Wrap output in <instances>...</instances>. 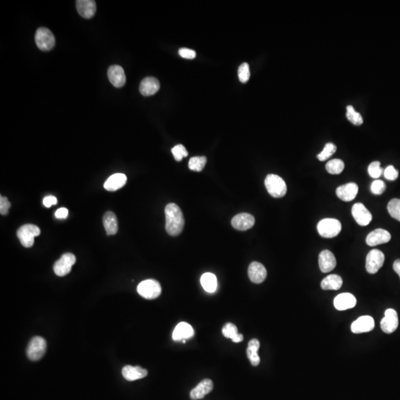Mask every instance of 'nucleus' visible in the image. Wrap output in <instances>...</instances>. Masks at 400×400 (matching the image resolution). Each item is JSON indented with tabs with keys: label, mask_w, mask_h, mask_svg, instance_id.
Returning <instances> with one entry per match:
<instances>
[{
	"label": "nucleus",
	"mask_w": 400,
	"mask_h": 400,
	"mask_svg": "<svg viewBox=\"0 0 400 400\" xmlns=\"http://www.w3.org/2000/svg\"><path fill=\"white\" fill-rule=\"evenodd\" d=\"M399 319L398 313L395 309L389 308L385 312V316L380 322V326L383 332L392 334L398 329Z\"/></svg>",
	"instance_id": "10"
},
{
	"label": "nucleus",
	"mask_w": 400,
	"mask_h": 400,
	"mask_svg": "<svg viewBox=\"0 0 400 400\" xmlns=\"http://www.w3.org/2000/svg\"><path fill=\"white\" fill-rule=\"evenodd\" d=\"M122 376L128 381H135L147 377L148 371L140 366L126 365L122 368Z\"/></svg>",
	"instance_id": "23"
},
{
	"label": "nucleus",
	"mask_w": 400,
	"mask_h": 400,
	"mask_svg": "<svg viewBox=\"0 0 400 400\" xmlns=\"http://www.w3.org/2000/svg\"><path fill=\"white\" fill-rule=\"evenodd\" d=\"M159 88L160 85L157 79L154 77H146L140 83V92L143 96H152L158 92Z\"/></svg>",
	"instance_id": "24"
},
{
	"label": "nucleus",
	"mask_w": 400,
	"mask_h": 400,
	"mask_svg": "<svg viewBox=\"0 0 400 400\" xmlns=\"http://www.w3.org/2000/svg\"><path fill=\"white\" fill-rule=\"evenodd\" d=\"M137 292L145 299L153 300L161 295L162 288L159 282L155 280H146L137 286Z\"/></svg>",
	"instance_id": "5"
},
{
	"label": "nucleus",
	"mask_w": 400,
	"mask_h": 400,
	"mask_svg": "<svg viewBox=\"0 0 400 400\" xmlns=\"http://www.w3.org/2000/svg\"><path fill=\"white\" fill-rule=\"evenodd\" d=\"M35 43L40 50L47 51L54 47L56 40L53 33L49 28H40L36 32Z\"/></svg>",
	"instance_id": "7"
},
{
	"label": "nucleus",
	"mask_w": 400,
	"mask_h": 400,
	"mask_svg": "<svg viewBox=\"0 0 400 400\" xmlns=\"http://www.w3.org/2000/svg\"><path fill=\"white\" fill-rule=\"evenodd\" d=\"M351 213L356 222L361 226H366L372 220V215L362 203L353 204Z\"/></svg>",
	"instance_id": "11"
},
{
	"label": "nucleus",
	"mask_w": 400,
	"mask_h": 400,
	"mask_svg": "<svg viewBox=\"0 0 400 400\" xmlns=\"http://www.w3.org/2000/svg\"><path fill=\"white\" fill-rule=\"evenodd\" d=\"M319 265L322 273L333 271L337 265V259L332 252L324 250L319 255Z\"/></svg>",
	"instance_id": "17"
},
{
	"label": "nucleus",
	"mask_w": 400,
	"mask_h": 400,
	"mask_svg": "<svg viewBox=\"0 0 400 400\" xmlns=\"http://www.w3.org/2000/svg\"><path fill=\"white\" fill-rule=\"evenodd\" d=\"M107 77L110 83L116 88H122L126 83L125 71L119 65L110 66L107 71Z\"/></svg>",
	"instance_id": "16"
},
{
	"label": "nucleus",
	"mask_w": 400,
	"mask_h": 400,
	"mask_svg": "<svg viewBox=\"0 0 400 400\" xmlns=\"http://www.w3.org/2000/svg\"><path fill=\"white\" fill-rule=\"evenodd\" d=\"M343 279L337 274H331L323 279L321 288L323 290H339L343 286Z\"/></svg>",
	"instance_id": "28"
},
{
	"label": "nucleus",
	"mask_w": 400,
	"mask_h": 400,
	"mask_svg": "<svg viewBox=\"0 0 400 400\" xmlns=\"http://www.w3.org/2000/svg\"><path fill=\"white\" fill-rule=\"evenodd\" d=\"M207 159L205 156H195L189 160V167L192 171H201L205 166Z\"/></svg>",
	"instance_id": "32"
},
{
	"label": "nucleus",
	"mask_w": 400,
	"mask_h": 400,
	"mask_svg": "<svg viewBox=\"0 0 400 400\" xmlns=\"http://www.w3.org/2000/svg\"><path fill=\"white\" fill-rule=\"evenodd\" d=\"M386 189V183L383 180H375V181L373 182L371 186V192L375 195H383Z\"/></svg>",
	"instance_id": "39"
},
{
	"label": "nucleus",
	"mask_w": 400,
	"mask_h": 400,
	"mask_svg": "<svg viewBox=\"0 0 400 400\" xmlns=\"http://www.w3.org/2000/svg\"><path fill=\"white\" fill-rule=\"evenodd\" d=\"M384 177L386 180L395 181L399 177V172L393 165H389L385 169Z\"/></svg>",
	"instance_id": "40"
},
{
	"label": "nucleus",
	"mask_w": 400,
	"mask_h": 400,
	"mask_svg": "<svg viewBox=\"0 0 400 400\" xmlns=\"http://www.w3.org/2000/svg\"><path fill=\"white\" fill-rule=\"evenodd\" d=\"M103 225L107 235H114L118 231V221L116 215L112 211H107L103 216Z\"/></svg>",
	"instance_id": "26"
},
{
	"label": "nucleus",
	"mask_w": 400,
	"mask_h": 400,
	"mask_svg": "<svg viewBox=\"0 0 400 400\" xmlns=\"http://www.w3.org/2000/svg\"><path fill=\"white\" fill-rule=\"evenodd\" d=\"M179 54H180V56H182V57L188 59H195L197 56L195 50H192V49H186V48L180 49V50H179Z\"/></svg>",
	"instance_id": "41"
},
{
	"label": "nucleus",
	"mask_w": 400,
	"mask_h": 400,
	"mask_svg": "<svg viewBox=\"0 0 400 400\" xmlns=\"http://www.w3.org/2000/svg\"><path fill=\"white\" fill-rule=\"evenodd\" d=\"M368 174L370 177L374 179H378L381 177L382 174L384 173V170L381 168L380 162L378 161L371 162L368 168Z\"/></svg>",
	"instance_id": "35"
},
{
	"label": "nucleus",
	"mask_w": 400,
	"mask_h": 400,
	"mask_svg": "<svg viewBox=\"0 0 400 400\" xmlns=\"http://www.w3.org/2000/svg\"><path fill=\"white\" fill-rule=\"evenodd\" d=\"M255 219L253 215L248 213H241L236 215L231 220L233 228L238 231H245L250 229L254 225Z\"/></svg>",
	"instance_id": "12"
},
{
	"label": "nucleus",
	"mask_w": 400,
	"mask_h": 400,
	"mask_svg": "<svg viewBox=\"0 0 400 400\" xmlns=\"http://www.w3.org/2000/svg\"><path fill=\"white\" fill-rule=\"evenodd\" d=\"M375 327L374 319L370 316H362L352 323L350 329L353 334L370 332Z\"/></svg>",
	"instance_id": "13"
},
{
	"label": "nucleus",
	"mask_w": 400,
	"mask_h": 400,
	"mask_svg": "<svg viewBox=\"0 0 400 400\" xmlns=\"http://www.w3.org/2000/svg\"><path fill=\"white\" fill-rule=\"evenodd\" d=\"M249 277L252 283L260 284L266 279V268L259 262H253L249 265Z\"/></svg>",
	"instance_id": "15"
},
{
	"label": "nucleus",
	"mask_w": 400,
	"mask_h": 400,
	"mask_svg": "<svg viewBox=\"0 0 400 400\" xmlns=\"http://www.w3.org/2000/svg\"><path fill=\"white\" fill-rule=\"evenodd\" d=\"M195 335V331L192 325L187 322H180L176 326L172 334V338L174 341H183L192 338Z\"/></svg>",
	"instance_id": "22"
},
{
	"label": "nucleus",
	"mask_w": 400,
	"mask_h": 400,
	"mask_svg": "<svg viewBox=\"0 0 400 400\" xmlns=\"http://www.w3.org/2000/svg\"><path fill=\"white\" fill-rule=\"evenodd\" d=\"M344 168L345 163L342 159H331L326 164L327 171L333 175L341 174Z\"/></svg>",
	"instance_id": "30"
},
{
	"label": "nucleus",
	"mask_w": 400,
	"mask_h": 400,
	"mask_svg": "<svg viewBox=\"0 0 400 400\" xmlns=\"http://www.w3.org/2000/svg\"><path fill=\"white\" fill-rule=\"evenodd\" d=\"M76 6L79 14L86 19H91L96 13L97 4L94 0H78Z\"/></svg>",
	"instance_id": "19"
},
{
	"label": "nucleus",
	"mask_w": 400,
	"mask_h": 400,
	"mask_svg": "<svg viewBox=\"0 0 400 400\" xmlns=\"http://www.w3.org/2000/svg\"><path fill=\"white\" fill-rule=\"evenodd\" d=\"M393 268L395 272L400 276V259L395 260V262H394Z\"/></svg>",
	"instance_id": "45"
},
{
	"label": "nucleus",
	"mask_w": 400,
	"mask_h": 400,
	"mask_svg": "<svg viewBox=\"0 0 400 400\" xmlns=\"http://www.w3.org/2000/svg\"><path fill=\"white\" fill-rule=\"evenodd\" d=\"M75 263L76 256L73 253H64L53 265V271L58 277H64L71 272Z\"/></svg>",
	"instance_id": "8"
},
{
	"label": "nucleus",
	"mask_w": 400,
	"mask_h": 400,
	"mask_svg": "<svg viewBox=\"0 0 400 400\" xmlns=\"http://www.w3.org/2000/svg\"><path fill=\"white\" fill-rule=\"evenodd\" d=\"M392 239V235L389 231L382 228L374 230L370 233L366 238V243L369 246H377L379 245L389 243Z\"/></svg>",
	"instance_id": "14"
},
{
	"label": "nucleus",
	"mask_w": 400,
	"mask_h": 400,
	"mask_svg": "<svg viewBox=\"0 0 400 400\" xmlns=\"http://www.w3.org/2000/svg\"><path fill=\"white\" fill-rule=\"evenodd\" d=\"M203 289L207 293H214L217 289V279L212 273H205L200 279Z\"/></svg>",
	"instance_id": "29"
},
{
	"label": "nucleus",
	"mask_w": 400,
	"mask_h": 400,
	"mask_svg": "<svg viewBox=\"0 0 400 400\" xmlns=\"http://www.w3.org/2000/svg\"><path fill=\"white\" fill-rule=\"evenodd\" d=\"M341 230V222L338 219L332 218L322 219L317 225L318 233L324 238H333L337 237Z\"/></svg>",
	"instance_id": "3"
},
{
	"label": "nucleus",
	"mask_w": 400,
	"mask_h": 400,
	"mask_svg": "<svg viewBox=\"0 0 400 400\" xmlns=\"http://www.w3.org/2000/svg\"><path fill=\"white\" fill-rule=\"evenodd\" d=\"M46 341L41 337H34L31 339L27 348V356L31 361H38L44 356L46 351Z\"/></svg>",
	"instance_id": "6"
},
{
	"label": "nucleus",
	"mask_w": 400,
	"mask_h": 400,
	"mask_svg": "<svg viewBox=\"0 0 400 400\" xmlns=\"http://www.w3.org/2000/svg\"><path fill=\"white\" fill-rule=\"evenodd\" d=\"M68 216V210L65 207H60L55 212V216L56 219H66Z\"/></svg>",
	"instance_id": "43"
},
{
	"label": "nucleus",
	"mask_w": 400,
	"mask_h": 400,
	"mask_svg": "<svg viewBox=\"0 0 400 400\" xmlns=\"http://www.w3.org/2000/svg\"><path fill=\"white\" fill-rule=\"evenodd\" d=\"M265 186L271 196L274 198H283L287 193L286 182L280 176L268 174L265 180Z\"/></svg>",
	"instance_id": "2"
},
{
	"label": "nucleus",
	"mask_w": 400,
	"mask_h": 400,
	"mask_svg": "<svg viewBox=\"0 0 400 400\" xmlns=\"http://www.w3.org/2000/svg\"><path fill=\"white\" fill-rule=\"evenodd\" d=\"M346 117L349 119V122L356 126H359L363 123V118H362V115L359 112L356 111L354 107L352 105L347 106Z\"/></svg>",
	"instance_id": "31"
},
{
	"label": "nucleus",
	"mask_w": 400,
	"mask_h": 400,
	"mask_svg": "<svg viewBox=\"0 0 400 400\" xmlns=\"http://www.w3.org/2000/svg\"><path fill=\"white\" fill-rule=\"evenodd\" d=\"M243 340H244V337H243V334H239L234 340H232V341L236 343H241V342L243 341Z\"/></svg>",
	"instance_id": "46"
},
{
	"label": "nucleus",
	"mask_w": 400,
	"mask_h": 400,
	"mask_svg": "<svg viewBox=\"0 0 400 400\" xmlns=\"http://www.w3.org/2000/svg\"><path fill=\"white\" fill-rule=\"evenodd\" d=\"M334 304L337 310H346L356 306V299L351 294H340L334 299Z\"/></svg>",
	"instance_id": "20"
},
{
	"label": "nucleus",
	"mask_w": 400,
	"mask_h": 400,
	"mask_svg": "<svg viewBox=\"0 0 400 400\" xmlns=\"http://www.w3.org/2000/svg\"><path fill=\"white\" fill-rule=\"evenodd\" d=\"M336 150H337V146L331 143H327L324 147L323 150L317 155L318 159L322 162L327 160L335 153Z\"/></svg>",
	"instance_id": "34"
},
{
	"label": "nucleus",
	"mask_w": 400,
	"mask_h": 400,
	"mask_svg": "<svg viewBox=\"0 0 400 400\" xmlns=\"http://www.w3.org/2000/svg\"><path fill=\"white\" fill-rule=\"evenodd\" d=\"M57 199L53 196H47L43 200V204L46 207H50V206L57 204Z\"/></svg>",
	"instance_id": "44"
},
{
	"label": "nucleus",
	"mask_w": 400,
	"mask_h": 400,
	"mask_svg": "<svg viewBox=\"0 0 400 400\" xmlns=\"http://www.w3.org/2000/svg\"><path fill=\"white\" fill-rule=\"evenodd\" d=\"M127 183V177L124 174H114L110 176L104 184V188L108 192H116L123 187Z\"/></svg>",
	"instance_id": "25"
},
{
	"label": "nucleus",
	"mask_w": 400,
	"mask_h": 400,
	"mask_svg": "<svg viewBox=\"0 0 400 400\" xmlns=\"http://www.w3.org/2000/svg\"><path fill=\"white\" fill-rule=\"evenodd\" d=\"M358 191L359 188L356 183H349L337 188L336 193L337 196L343 201H350L356 198Z\"/></svg>",
	"instance_id": "18"
},
{
	"label": "nucleus",
	"mask_w": 400,
	"mask_h": 400,
	"mask_svg": "<svg viewBox=\"0 0 400 400\" xmlns=\"http://www.w3.org/2000/svg\"><path fill=\"white\" fill-rule=\"evenodd\" d=\"M213 383L210 379H204L192 389L190 393L191 399L198 400L202 399L213 390Z\"/></svg>",
	"instance_id": "21"
},
{
	"label": "nucleus",
	"mask_w": 400,
	"mask_h": 400,
	"mask_svg": "<svg viewBox=\"0 0 400 400\" xmlns=\"http://www.w3.org/2000/svg\"><path fill=\"white\" fill-rule=\"evenodd\" d=\"M171 152H172L173 155H174V159L178 161V162H180L183 158L186 157V156H188V155H189L187 150H186V148H185L183 145H177V146H174V147L171 149Z\"/></svg>",
	"instance_id": "38"
},
{
	"label": "nucleus",
	"mask_w": 400,
	"mask_h": 400,
	"mask_svg": "<svg viewBox=\"0 0 400 400\" xmlns=\"http://www.w3.org/2000/svg\"><path fill=\"white\" fill-rule=\"evenodd\" d=\"M10 207V203L7 198L1 196L0 198V213L1 215H6L8 213Z\"/></svg>",
	"instance_id": "42"
},
{
	"label": "nucleus",
	"mask_w": 400,
	"mask_h": 400,
	"mask_svg": "<svg viewBox=\"0 0 400 400\" xmlns=\"http://www.w3.org/2000/svg\"><path fill=\"white\" fill-rule=\"evenodd\" d=\"M238 77L240 82L243 83H247L250 77V68L246 62L242 64L238 69Z\"/></svg>",
	"instance_id": "37"
},
{
	"label": "nucleus",
	"mask_w": 400,
	"mask_h": 400,
	"mask_svg": "<svg viewBox=\"0 0 400 400\" xmlns=\"http://www.w3.org/2000/svg\"><path fill=\"white\" fill-rule=\"evenodd\" d=\"M222 332L224 337L231 339V340H234L239 334L237 326L233 323L225 324V326L222 328Z\"/></svg>",
	"instance_id": "36"
},
{
	"label": "nucleus",
	"mask_w": 400,
	"mask_h": 400,
	"mask_svg": "<svg viewBox=\"0 0 400 400\" xmlns=\"http://www.w3.org/2000/svg\"><path fill=\"white\" fill-rule=\"evenodd\" d=\"M165 229L169 235L175 237L181 234L185 225L183 211L177 204L170 203L165 209Z\"/></svg>",
	"instance_id": "1"
},
{
	"label": "nucleus",
	"mask_w": 400,
	"mask_h": 400,
	"mask_svg": "<svg viewBox=\"0 0 400 400\" xmlns=\"http://www.w3.org/2000/svg\"><path fill=\"white\" fill-rule=\"evenodd\" d=\"M40 228L33 224L22 225L16 232L21 244L25 248H31L34 246V238L40 235Z\"/></svg>",
	"instance_id": "4"
},
{
	"label": "nucleus",
	"mask_w": 400,
	"mask_h": 400,
	"mask_svg": "<svg viewBox=\"0 0 400 400\" xmlns=\"http://www.w3.org/2000/svg\"><path fill=\"white\" fill-rule=\"evenodd\" d=\"M384 262V253L378 249H373L366 256V271L371 274H376L383 266Z\"/></svg>",
	"instance_id": "9"
},
{
	"label": "nucleus",
	"mask_w": 400,
	"mask_h": 400,
	"mask_svg": "<svg viewBox=\"0 0 400 400\" xmlns=\"http://www.w3.org/2000/svg\"><path fill=\"white\" fill-rule=\"evenodd\" d=\"M388 210L389 214L397 220L400 222V200L393 199L388 204Z\"/></svg>",
	"instance_id": "33"
},
{
	"label": "nucleus",
	"mask_w": 400,
	"mask_h": 400,
	"mask_svg": "<svg viewBox=\"0 0 400 400\" xmlns=\"http://www.w3.org/2000/svg\"><path fill=\"white\" fill-rule=\"evenodd\" d=\"M260 347V343L256 339H253L249 343L247 349V356L253 366H257L260 363V358L258 355V350Z\"/></svg>",
	"instance_id": "27"
}]
</instances>
